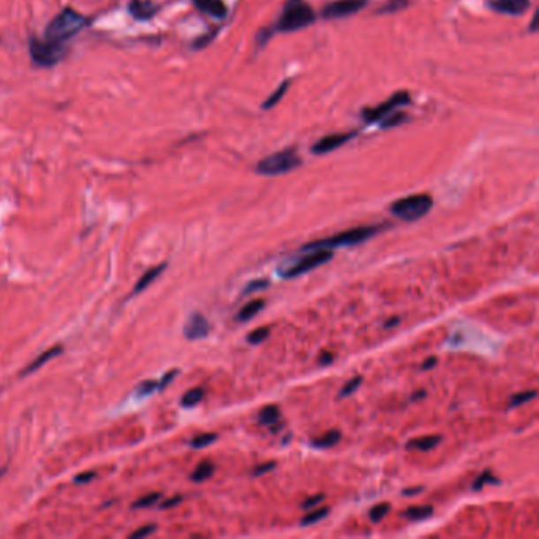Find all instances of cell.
I'll list each match as a JSON object with an SVG mask.
<instances>
[{"instance_id":"1","label":"cell","mask_w":539,"mask_h":539,"mask_svg":"<svg viewBox=\"0 0 539 539\" xmlns=\"http://www.w3.org/2000/svg\"><path fill=\"white\" fill-rule=\"evenodd\" d=\"M382 230L383 226H358V228H352V230L334 234V236H330L328 239L308 242L304 247L300 248V252L307 254V252H315V250H334V248L338 247H353V246H358V244H362V242H366L370 238H374L375 234L382 232Z\"/></svg>"},{"instance_id":"2","label":"cell","mask_w":539,"mask_h":539,"mask_svg":"<svg viewBox=\"0 0 539 539\" xmlns=\"http://www.w3.org/2000/svg\"><path fill=\"white\" fill-rule=\"evenodd\" d=\"M86 24H87V19L81 13H78L72 8H65L48 26L46 38L51 42L62 43L64 40H68L76 35L78 32H81L86 27Z\"/></svg>"},{"instance_id":"3","label":"cell","mask_w":539,"mask_h":539,"mask_svg":"<svg viewBox=\"0 0 539 539\" xmlns=\"http://www.w3.org/2000/svg\"><path fill=\"white\" fill-rule=\"evenodd\" d=\"M432 206H434L432 196L420 194V195L406 196V198L392 202L391 212H392V216H396L404 222H416L427 216L432 209Z\"/></svg>"},{"instance_id":"4","label":"cell","mask_w":539,"mask_h":539,"mask_svg":"<svg viewBox=\"0 0 539 539\" xmlns=\"http://www.w3.org/2000/svg\"><path fill=\"white\" fill-rule=\"evenodd\" d=\"M300 163H302V160L296 154V150L285 149L262 160L256 165V172H260L262 176H280L285 172L296 170Z\"/></svg>"},{"instance_id":"5","label":"cell","mask_w":539,"mask_h":539,"mask_svg":"<svg viewBox=\"0 0 539 539\" xmlns=\"http://www.w3.org/2000/svg\"><path fill=\"white\" fill-rule=\"evenodd\" d=\"M315 21V13L306 2H290L278 19L280 32H294L304 29Z\"/></svg>"},{"instance_id":"6","label":"cell","mask_w":539,"mask_h":539,"mask_svg":"<svg viewBox=\"0 0 539 539\" xmlns=\"http://www.w3.org/2000/svg\"><path fill=\"white\" fill-rule=\"evenodd\" d=\"M30 54H32V59L35 60L38 65L51 67V65H56L57 62H60L62 57L65 56V48L57 42H51V40L42 42V40L34 38L30 42Z\"/></svg>"},{"instance_id":"7","label":"cell","mask_w":539,"mask_h":539,"mask_svg":"<svg viewBox=\"0 0 539 539\" xmlns=\"http://www.w3.org/2000/svg\"><path fill=\"white\" fill-rule=\"evenodd\" d=\"M307 256H304V258H300V260L294 262L292 268L284 270L282 277H300V276L306 274L308 270H316V268H320L323 264L330 262L332 256H334L332 250H315V252H307Z\"/></svg>"},{"instance_id":"8","label":"cell","mask_w":539,"mask_h":539,"mask_svg":"<svg viewBox=\"0 0 539 539\" xmlns=\"http://www.w3.org/2000/svg\"><path fill=\"white\" fill-rule=\"evenodd\" d=\"M368 5V0H336L323 8V16L326 19H338L345 16H352Z\"/></svg>"},{"instance_id":"9","label":"cell","mask_w":539,"mask_h":539,"mask_svg":"<svg viewBox=\"0 0 539 539\" xmlns=\"http://www.w3.org/2000/svg\"><path fill=\"white\" fill-rule=\"evenodd\" d=\"M406 103H410V95H408L406 92H398V94H394L388 102H384L383 105L376 106V108H370V110H364V111H362V116H364L368 122H375V120L383 119V118L390 116L398 106L406 105Z\"/></svg>"},{"instance_id":"10","label":"cell","mask_w":539,"mask_h":539,"mask_svg":"<svg viewBox=\"0 0 539 539\" xmlns=\"http://www.w3.org/2000/svg\"><path fill=\"white\" fill-rule=\"evenodd\" d=\"M210 324L208 322V318L200 312L190 315L186 326H184V336L188 340H200V338H206L209 336Z\"/></svg>"},{"instance_id":"11","label":"cell","mask_w":539,"mask_h":539,"mask_svg":"<svg viewBox=\"0 0 539 539\" xmlns=\"http://www.w3.org/2000/svg\"><path fill=\"white\" fill-rule=\"evenodd\" d=\"M498 13L519 16L530 7V0H490L489 4Z\"/></svg>"},{"instance_id":"12","label":"cell","mask_w":539,"mask_h":539,"mask_svg":"<svg viewBox=\"0 0 539 539\" xmlns=\"http://www.w3.org/2000/svg\"><path fill=\"white\" fill-rule=\"evenodd\" d=\"M353 136H356V133H338V135L326 136L320 141L315 144L312 150L315 154L322 156V154H328L330 150L338 149L340 146H344L345 142L350 141Z\"/></svg>"},{"instance_id":"13","label":"cell","mask_w":539,"mask_h":539,"mask_svg":"<svg viewBox=\"0 0 539 539\" xmlns=\"http://www.w3.org/2000/svg\"><path fill=\"white\" fill-rule=\"evenodd\" d=\"M64 352V348H62V345H56L53 348H49L48 352L42 353L38 358L32 361L27 368H24L23 372H21V376H26V375L34 374V372H37L38 368H43L46 362H49V361L54 360V358H57Z\"/></svg>"},{"instance_id":"14","label":"cell","mask_w":539,"mask_h":539,"mask_svg":"<svg viewBox=\"0 0 539 539\" xmlns=\"http://www.w3.org/2000/svg\"><path fill=\"white\" fill-rule=\"evenodd\" d=\"M166 270V262H162V264H158L156 268H152V270H148L146 274H142L141 278L136 282L135 288H133V292L130 294V298H133L136 294H140V292H144L148 286H150V284H154L158 277H160V274Z\"/></svg>"},{"instance_id":"15","label":"cell","mask_w":539,"mask_h":539,"mask_svg":"<svg viewBox=\"0 0 539 539\" xmlns=\"http://www.w3.org/2000/svg\"><path fill=\"white\" fill-rule=\"evenodd\" d=\"M442 442V437L438 435H429V437H420V438H413L410 442L405 444V448L408 451H426L434 450L435 446H438Z\"/></svg>"},{"instance_id":"16","label":"cell","mask_w":539,"mask_h":539,"mask_svg":"<svg viewBox=\"0 0 539 539\" xmlns=\"http://www.w3.org/2000/svg\"><path fill=\"white\" fill-rule=\"evenodd\" d=\"M196 7L201 10L202 13H208L214 18H225L226 7L222 0H195Z\"/></svg>"},{"instance_id":"17","label":"cell","mask_w":539,"mask_h":539,"mask_svg":"<svg viewBox=\"0 0 539 539\" xmlns=\"http://www.w3.org/2000/svg\"><path fill=\"white\" fill-rule=\"evenodd\" d=\"M264 307H266L264 300H250L244 307L240 308L239 314H238V322H250V320L255 318L256 315L260 314Z\"/></svg>"},{"instance_id":"18","label":"cell","mask_w":539,"mask_h":539,"mask_svg":"<svg viewBox=\"0 0 539 539\" xmlns=\"http://www.w3.org/2000/svg\"><path fill=\"white\" fill-rule=\"evenodd\" d=\"M130 11L138 19H148L156 13V7L148 0H133L130 5Z\"/></svg>"},{"instance_id":"19","label":"cell","mask_w":539,"mask_h":539,"mask_svg":"<svg viewBox=\"0 0 539 539\" xmlns=\"http://www.w3.org/2000/svg\"><path fill=\"white\" fill-rule=\"evenodd\" d=\"M340 437H342V434L338 430H330V432L322 435L320 438L314 440L312 446L316 448V450H330V448H334L340 442Z\"/></svg>"},{"instance_id":"20","label":"cell","mask_w":539,"mask_h":539,"mask_svg":"<svg viewBox=\"0 0 539 539\" xmlns=\"http://www.w3.org/2000/svg\"><path fill=\"white\" fill-rule=\"evenodd\" d=\"M280 420V410L276 405H268L264 406L260 414H258V422L262 426H274Z\"/></svg>"},{"instance_id":"21","label":"cell","mask_w":539,"mask_h":539,"mask_svg":"<svg viewBox=\"0 0 539 539\" xmlns=\"http://www.w3.org/2000/svg\"><path fill=\"white\" fill-rule=\"evenodd\" d=\"M216 472V467L210 462H201V464L196 467L194 473L190 474V480L194 482H204V481L209 480L210 476Z\"/></svg>"},{"instance_id":"22","label":"cell","mask_w":539,"mask_h":539,"mask_svg":"<svg viewBox=\"0 0 539 539\" xmlns=\"http://www.w3.org/2000/svg\"><path fill=\"white\" fill-rule=\"evenodd\" d=\"M432 512H434V508L430 505H422V506L408 508L405 511V517L412 519V520H422V519L432 516Z\"/></svg>"},{"instance_id":"23","label":"cell","mask_w":539,"mask_h":539,"mask_svg":"<svg viewBox=\"0 0 539 539\" xmlns=\"http://www.w3.org/2000/svg\"><path fill=\"white\" fill-rule=\"evenodd\" d=\"M202 398H204V390H202V388H194V390L187 391V392L182 396L180 404H182V406H186V408H192V406L200 404Z\"/></svg>"},{"instance_id":"24","label":"cell","mask_w":539,"mask_h":539,"mask_svg":"<svg viewBox=\"0 0 539 539\" xmlns=\"http://www.w3.org/2000/svg\"><path fill=\"white\" fill-rule=\"evenodd\" d=\"M487 484H500V480H497L490 470L481 473L476 481L473 482L472 490L480 492V490H482V487L487 486Z\"/></svg>"},{"instance_id":"25","label":"cell","mask_w":539,"mask_h":539,"mask_svg":"<svg viewBox=\"0 0 539 539\" xmlns=\"http://www.w3.org/2000/svg\"><path fill=\"white\" fill-rule=\"evenodd\" d=\"M328 514H330V508H320V510L310 511L308 514L302 517L300 525H302V527H307V525L316 524V522L323 520Z\"/></svg>"},{"instance_id":"26","label":"cell","mask_w":539,"mask_h":539,"mask_svg":"<svg viewBox=\"0 0 539 539\" xmlns=\"http://www.w3.org/2000/svg\"><path fill=\"white\" fill-rule=\"evenodd\" d=\"M217 434H202L195 437L192 442H190V446L194 448V450H202V448H206V446H209L212 443L217 442Z\"/></svg>"},{"instance_id":"27","label":"cell","mask_w":539,"mask_h":539,"mask_svg":"<svg viewBox=\"0 0 539 539\" xmlns=\"http://www.w3.org/2000/svg\"><path fill=\"white\" fill-rule=\"evenodd\" d=\"M536 396H538L536 391H524V392L514 394V396L511 398L510 406H508V408L511 410V408H516V406L527 404V402H530V400H533Z\"/></svg>"},{"instance_id":"28","label":"cell","mask_w":539,"mask_h":539,"mask_svg":"<svg viewBox=\"0 0 539 539\" xmlns=\"http://www.w3.org/2000/svg\"><path fill=\"white\" fill-rule=\"evenodd\" d=\"M391 506L388 503H380V505H375L374 508L368 512L370 520L372 522H382L383 519L386 517V514L390 512Z\"/></svg>"},{"instance_id":"29","label":"cell","mask_w":539,"mask_h":539,"mask_svg":"<svg viewBox=\"0 0 539 539\" xmlns=\"http://www.w3.org/2000/svg\"><path fill=\"white\" fill-rule=\"evenodd\" d=\"M156 391H160L158 388V382L156 380H148V382H142L138 388H136V398H146L154 394Z\"/></svg>"},{"instance_id":"30","label":"cell","mask_w":539,"mask_h":539,"mask_svg":"<svg viewBox=\"0 0 539 539\" xmlns=\"http://www.w3.org/2000/svg\"><path fill=\"white\" fill-rule=\"evenodd\" d=\"M270 328L264 326V328H256L255 330H252L247 336L248 344L258 345L264 342L266 338H270Z\"/></svg>"},{"instance_id":"31","label":"cell","mask_w":539,"mask_h":539,"mask_svg":"<svg viewBox=\"0 0 539 539\" xmlns=\"http://www.w3.org/2000/svg\"><path fill=\"white\" fill-rule=\"evenodd\" d=\"M268 286H270V280L268 278H258V280H254V282H248L246 285V288L242 290V296H247V294L260 292V290H266Z\"/></svg>"},{"instance_id":"32","label":"cell","mask_w":539,"mask_h":539,"mask_svg":"<svg viewBox=\"0 0 539 539\" xmlns=\"http://www.w3.org/2000/svg\"><path fill=\"white\" fill-rule=\"evenodd\" d=\"M361 383H362V376H354V378H352V380L346 383L344 388L340 390L338 399L348 398V396H352V394H354V392L358 391V388H360Z\"/></svg>"},{"instance_id":"33","label":"cell","mask_w":539,"mask_h":539,"mask_svg":"<svg viewBox=\"0 0 539 539\" xmlns=\"http://www.w3.org/2000/svg\"><path fill=\"white\" fill-rule=\"evenodd\" d=\"M160 498H162V494H158V492L146 495L133 505V508H149V506H154L156 503L160 502Z\"/></svg>"},{"instance_id":"34","label":"cell","mask_w":539,"mask_h":539,"mask_svg":"<svg viewBox=\"0 0 539 539\" xmlns=\"http://www.w3.org/2000/svg\"><path fill=\"white\" fill-rule=\"evenodd\" d=\"M288 84L284 83L277 90H276V94H272L270 98H268V102L264 103V108H270V106L276 105L280 98L284 97L285 89H288Z\"/></svg>"},{"instance_id":"35","label":"cell","mask_w":539,"mask_h":539,"mask_svg":"<svg viewBox=\"0 0 539 539\" xmlns=\"http://www.w3.org/2000/svg\"><path fill=\"white\" fill-rule=\"evenodd\" d=\"M156 530H157L156 525H148V527H144V528H140V530L132 533L130 538H144V536H149L150 533H154Z\"/></svg>"},{"instance_id":"36","label":"cell","mask_w":539,"mask_h":539,"mask_svg":"<svg viewBox=\"0 0 539 539\" xmlns=\"http://www.w3.org/2000/svg\"><path fill=\"white\" fill-rule=\"evenodd\" d=\"M406 5H408L406 0H391V4L383 8L382 11H398V10H402Z\"/></svg>"},{"instance_id":"37","label":"cell","mask_w":539,"mask_h":539,"mask_svg":"<svg viewBox=\"0 0 539 539\" xmlns=\"http://www.w3.org/2000/svg\"><path fill=\"white\" fill-rule=\"evenodd\" d=\"M323 500H324V495H314V497H310L306 502L302 503V508H304V510H312L314 506H316L318 503H322Z\"/></svg>"},{"instance_id":"38","label":"cell","mask_w":539,"mask_h":539,"mask_svg":"<svg viewBox=\"0 0 539 539\" xmlns=\"http://www.w3.org/2000/svg\"><path fill=\"white\" fill-rule=\"evenodd\" d=\"M274 468H276V462H268V464L258 465L255 470H254V476L258 478V476H262V474H266V473L270 472V470H274Z\"/></svg>"},{"instance_id":"39","label":"cell","mask_w":539,"mask_h":539,"mask_svg":"<svg viewBox=\"0 0 539 539\" xmlns=\"http://www.w3.org/2000/svg\"><path fill=\"white\" fill-rule=\"evenodd\" d=\"M178 374H179V370H171V372L163 375V378L158 382V388H160V391L165 390L166 386L174 380V376Z\"/></svg>"},{"instance_id":"40","label":"cell","mask_w":539,"mask_h":539,"mask_svg":"<svg viewBox=\"0 0 539 539\" xmlns=\"http://www.w3.org/2000/svg\"><path fill=\"white\" fill-rule=\"evenodd\" d=\"M334 361V354L330 352H323L318 358V364L320 366H330V362Z\"/></svg>"},{"instance_id":"41","label":"cell","mask_w":539,"mask_h":539,"mask_svg":"<svg viewBox=\"0 0 539 539\" xmlns=\"http://www.w3.org/2000/svg\"><path fill=\"white\" fill-rule=\"evenodd\" d=\"M94 476H95V473H83V474L76 476L75 482H78V484H84V482H89V481L94 480Z\"/></svg>"},{"instance_id":"42","label":"cell","mask_w":539,"mask_h":539,"mask_svg":"<svg viewBox=\"0 0 539 539\" xmlns=\"http://www.w3.org/2000/svg\"><path fill=\"white\" fill-rule=\"evenodd\" d=\"M180 502H182V497L178 495V497H172L170 500H166L165 503H162V508H163V510H166V508H172V506L179 505Z\"/></svg>"},{"instance_id":"43","label":"cell","mask_w":539,"mask_h":539,"mask_svg":"<svg viewBox=\"0 0 539 539\" xmlns=\"http://www.w3.org/2000/svg\"><path fill=\"white\" fill-rule=\"evenodd\" d=\"M437 364H438V360H437L435 356H432V358L424 361V364L421 366V370H430V368H434Z\"/></svg>"},{"instance_id":"44","label":"cell","mask_w":539,"mask_h":539,"mask_svg":"<svg viewBox=\"0 0 539 539\" xmlns=\"http://www.w3.org/2000/svg\"><path fill=\"white\" fill-rule=\"evenodd\" d=\"M424 490V487H410V489H405L404 495L405 497H412V495L421 494Z\"/></svg>"},{"instance_id":"45","label":"cell","mask_w":539,"mask_h":539,"mask_svg":"<svg viewBox=\"0 0 539 539\" xmlns=\"http://www.w3.org/2000/svg\"><path fill=\"white\" fill-rule=\"evenodd\" d=\"M398 323H400V318L396 316V318H392V320H390V322L384 323V328H394Z\"/></svg>"},{"instance_id":"46","label":"cell","mask_w":539,"mask_h":539,"mask_svg":"<svg viewBox=\"0 0 539 539\" xmlns=\"http://www.w3.org/2000/svg\"><path fill=\"white\" fill-rule=\"evenodd\" d=\"M424 396H426V392H424V391H422V392H420V394H416V396H413L412 400H416V399L424 398Z\"/></svg>"}]
</instances>
